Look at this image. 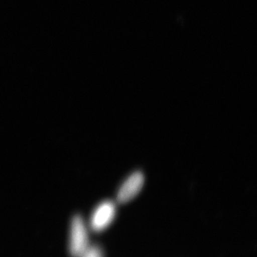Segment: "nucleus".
Returning <instances> with one entry per match:
<instances>
[{"label":"nucleus","instance_id":"obj_1","mask_svg":"<svg viewBox=\"0 0 257 257\" xmlns=\"http://www.w3.org/2000/svg\"><path fill=\"white\" fill-rule=\"evenodd\" d=\"M89 232L85 221L80 215H75L71 221L69 250L72 257L83 256L89 247Z\"/></svg>","mask_w":257,"mask_h":257},{"label":"nucleus","instance_id":"obj_2","mask_svg":"<svg viewBox=\"0 0 257 257\" xmlns=\"http://www.w3.org/2000/svg\"><path fill=\"white\" fill-rule=\"evenodd\" d=\"M116 208L111 201H104L94 209L91 216L89 226L94 232H101L107 229L114 220Z\"/></svg>","mask_w":257,"mask_h":257},{"label":"nucleus","instance_id":"obj_3","mask_svg":"<svg viewBox=\"0 0 257 257\" xmlns=\"http://www.w3.org/2000/svg\"><path fill=\"white\" fill-rule=\"evenodd\" d=\"M145 176L140 172H135L120 186L116 200L119 203H126L137 197L143 188Z\"/></svg>","mask_w":257,"mask_h":257},{"label":"nucleus","instance_id":"obj_4","mask_svg":"<svg viewBox=\"0 0 257 257\" xmlns=\"http://www.w3.org/2000/svg\"><path fill=\"white\" fill-rule=\"evenodd\" d=\"M81 257H104L102 251L99 246H91L87 252Z\"/></svg>","mask_w":257,"mask_h":257}]
</instances>
